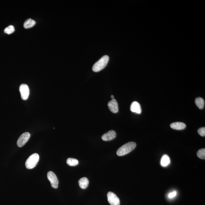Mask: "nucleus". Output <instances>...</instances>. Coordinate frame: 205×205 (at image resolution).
I'll list each match as a JSON object with an SVG mask.
<instances>
[{"instance_id":"1","label":"nucleus","mask_w":205,"mask_h":205,"mask_svg":"<svg viewBox=\"0 0 205 205\" xmlns=\"http://www.w3.org/2000/svg\"><path fill=\"white\" fill-rule=\"evenodd\" d=\"M136 146V143L134 142H130L125 144L117 150V155L119 156H122L127 155L134 149Z\"/></svg>"},{"instance_id":"2","label":"nucleus","mask_w":205,"mask_h":205,"mask_svg":"<svg viewBox=\"0 0 205 205\" xmlns=\"http://www.w3.org/2000/svg\"><path fill=\"white\" fill-rule=\"evenodd\" d=\"M109 60V57L107 55L102 56L98 61L94 64L92 67V70L94 72H100L104 69L106 66Z\"/></svg>"},{"instance_id":"3","label":"nucleus","mask_w":205,"mask_h":205,"mask_svg":"<svg viewBox=\"0 0 205 205\" xmlns=\"http://www.w3.org/2000/svg\"><path fill=\"white\" fill-rule=\"evenodd\" d=\"M39 160V154L35 153L29 157L26 162V166L27 169H32L36 166Z\"/></svg>"},{"instance_id":"4","label":"nucleus","mask_w":205,"mask_h":205,"mask_svg":"<svg viewBox=\"0 0 205 205\" xmlns=\"http://www.w3.org/2000/svg\"><path fill=\"white\" fill-rule=\"evenodd\" d=\"M48 179L50 181L51 187L56 189L58 187L59 180L56 176L52 171H49L47 174Z\"/></svg>"},{"instance_id":"5","label":"nucleus","mask_w":205,"mask_h":205,"mask_svg":"<svg viewBox=\"0 0 205 205\" xmlns=\"http://www.w3.org/2000/svg\"><path fill=\"white\" fill-rule=\"evenodd\" d=\"M20 92L22 99L27 100L29 97L30 91L28 86L26 84H22L20 87Z\"/></svg>"},{"instance_id":"6","label":"nucleus","mask_w":205,"mask_h":205,"mask_svg":"<svg viewBox=\"0 0 205 205\" xmlns=\"http://www.w3.org/2000/svg\"><path fill=\"white\" fill-rule=\"evenodd\" d=\"M108 200L111 205H120V199L114 193L109 192L107 194Z\"/></svg>"},{"instance_id":"7","label":"nucleus","mask_w":205,"mask_h":205,"mask_svg":"<svg viewBox=\"0 0 205 205\" xmlns=\"http://www.w3.org/2000/svg\"><path fill=\"white\" fill-rule=\"evenodd\" d=\"M30 134L29 132L23 133L19 138L17 141V144L19 147H22L25 145L30 138Z\"/></svg>"},{"instance_id":"8","label":"nucleus","mask_w":205,"mask_h":205,"mask_svg":"<svg viewBox=\"0 0 205 205\" xmlns=\"http://www.w3.org/2000/svg\"><path fill=\"white\" fill-rule=\"evenodd\" d=\"M116 133L115 131L110 130L102 135V138L104 141H109L114 139L116 137Z\"/></svg>"},{"instance_id":"9","label":"nucleus","mask_w":205,"mask_h":205,"mask_svg":"<svg viewBox=\"0 0 205 205\" xmlns=\"http://www.w3.org/2000/svg\"><path fill=\"white\" fill-rule=\"evenodd\" d=\"M108 106L109 110L112 113H117L119 111V107L118 103L116 99H113L111 100L108 103Z\"/></svg>"},{"instance_id":"10","label":"nucleus","mask_w":205,"mask_h":205,"mask_svg":"<svg viewBox=\"0 0 205 205\" xmlns=\"http://www.w3.org/2000/svg\"><path fill=\"white\" fill-rule=\"evenodd\" d=\"M131 111L140 114L141 113L142 109L140 104L137 102H132L130 106Z\"/></svg>"},{"instance_id":"11","label":"nucleus","mask_w":205,"mask_h":205,"mask_svg":"<svg viewBox=\"0 0 205 205\" xmlns=\"http://www.w3.org/2000/svg\"><path fill=\"white\" fill-rule=\"evenodd\" d=\"M171 127L173 129L176 130H182L184 129L186 125L184 123L176 122L172 123L170 125Z\"/></svg>"},{"instance_id":"12","label":"nucleus","mask_w":205,"mask_h":205,"mask_svg":"<svg viewBox=\"0 0 205 205\" xmlns=\"http://www.w3.org/2000/svg\"><path fill=\"white\" fill-rule=\"evenodd\" d=\"M78 183L81 188L85 189L88 186L89 181L87 178L84 177L80 179L79 180Z\"/></svg>"},{"instance_id":"13","label":"nucleus","mask_w":205,"mask_h":205,"mask_svg":"<svg viewBox=\"0 0 205 205\" xmlns=\"http://www.w3.org/2000/svg\"><path fill=\"white\" fill-rule=\"evenodd\" d=\"M170 159L167 155H164L163 156L161 160V165L163 167L168 166L170 163Z\"/></svg>"},{"instance_id":"14","label":"nucleus","mask_w":205,"mask_h":205,"mask_svg":"<svg viewBox=\"0 0 205 205\" xmlns=\"http://www.w3.org/2000/svg\"><path fill=\"white\" fill-rule=\"evenodd\" d=\"M35 24V20L31 19H29L26 20L24 23V27L25 29L31 28Z\"/></svg>"},{"instance_id":"15","label":"nucleus","mask_w":205,"mask_h":205,"mask_svg":"<svg viewBox=\"0 0 205 205\" xmlns=\"http://www.w3.org/2000/svg\"><path fill=\"white\" fill-rule=\"evenodd\" d=\"M195 103L197 106L200 109H203L204 106V101L203 98L198 97L195 100Z\"/></svg>"},{"instance_id":"16","label":"nucleus","mask_w":205,"mask_h":205,"mask_svg":"<svg viewBox=\"0 0 205 205\" xmlns=\"http://www.w3.org/2000/svg\"><path fill=\"white\" fill-rule=\"evenodd\" d=\"M67 163L71 166H75L78 165L79 162L75 158H69L67 160Z\"/></svg>"},{"instance_id":"17","label":"nucleus","mask_w":205,"mask_h":205,"mask_svg":"<svg viewBox=\"0 0 205 205\" xmlns=\"http://www.w3.org/2000/svg\"><path fill=\"white\" fill-rule=\"evenodd\" d=\"M15 27L12 25L9 26V27H6L4 30V32L5 33L9 34V35L15 32Z\"/></svg>"},{"instance_id":"18","label":"nucleus","mask_w":205,"mask_h":205,"mask_svg":"<svg viewBox=\"0 0 205 205\" xmlns=\"http://www.w3.org/2000/svg\"><path fill=\"white\" fill-rule=\"evenodd\" d=\"M197 155L199 158L202 159H205V149H202L198 150Z\"/></svg>"},{"instance_id":"19","label":"nucleus","mask_w":205,"mask_h":205,"mask_svg":"<svg viewBox=\"0 0 205 205\" xmlns=\"http://www.w3.org/2000/svg\"><path fill=\"white\" fill-rule=\"evenodd\" d=\"M198 133L199 135L202 136H205V128L202 127L199 128L198 130Z\"/></svg>"},{"instance_id":"20","label":"nucleus","mask_w":205,"mask_h":205,"mask_svg":"<svg viewBox=\"0 0 205 205\" xmlns=\"http://www.w3.org/2000/svg\"><path fill=\"white\" fill-rule=\"evenodd\" d=\"M176 195H177V192H176V191H174L169 193L168 196V197L169 198H174V197H175L176 196Z\"/></svg>"},{"instance_id":"21","label":"nucleus","mask_w":205,"mask_h":205,"mask_svg":"<svg viewBox=\"0 0 205 205\" xmlns=\"http://www.w3.org/2000/svg\"><path fill=\"white\" fill-rule=\"evenodd\" d=\"M111 98H112V99H114V96L112 95L111 96Z\"/></svg>"}]
</instances>
